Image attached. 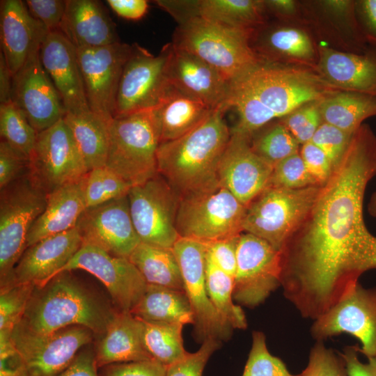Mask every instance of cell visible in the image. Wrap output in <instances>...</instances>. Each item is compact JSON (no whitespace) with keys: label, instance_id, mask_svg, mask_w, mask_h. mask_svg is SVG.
<instances>
[{"label":"cell","instance_id":"1","mask_svg":"<svg viewBox=\"0 0 376 376\" xmlns=\"http://www.w3.org/2000/svg\"><path fill=\"white\" fill-rule=\"evenodd\" d=\"M376 175V136L363 123L301 224L281 253V286L301 316L315 320L376 269V236L363 219Z\"/></svg>","mask_w":376,"mask_h":376},{"label":"cell","instance_id":"2","mask_svg":"<svg viewBox=\"0 0 376 376\" xmlns=\"http://www.w3.org/2000/svg\"><path fill=\"white\" fill-rule=\"evenodd\" d=\"M341 90L312 68L261 60L230 81L228 100L270 121Z\"/></svg>","mask_w":376,"mask_h":376},{"label":"cell","instance_id":"3","mask_svg":"<svg viewBox=\"0 0 376 376\" xmlns=\"http://www.w3.org/2000/svg\"><path fill=\"white\" fill-rule=\"evenodd\" d=\"M226 111L222 107L213 109L187 134L159 144L158 173L180 197L219 185V165L231 135L224 119Z\"/></svg>","mask_w":376,"mask_h":376},{"label":"cell","instance_id":"4","mask_svg":"<svg viewBox=\"0 0 376 376\" xmlns=\"http://www.w3.org/2000/svg\"><path fill=\"white\" fill-rule=\"evenodd\" d=\"M71 272H61L35 286L18 324L38 334L80 325L101 337L118 311Z\"/></svg>","mask_w":376,"mask_h":376},{"label":"cell","instance_id":"5","mask_svg":"<svg viewBox=\"0 0 376 376\" xmlns=\"http://www.w3.org/2000/svg\"><path fill=\"white\" fill-rule=\"evenodd\" d=\"M175 47L203 60L232 81L261 60L251 45L253 33L231 29L196 15L175 19Z\"/></svg>","mask_w":376,"mask_h":376},{"label":"cell","instance_id":"6","mask_svg":"<svg viewBox=\"0 0 376 376\" xmlns=\"http://www.w3.org/2000/svg\"><path fill=\"white\" fill-rule=\"evenodd\" d=\"M155 108L114 118L111 123L105 166L131 187L158 174L160 136Z\"/></svg>","mask_w":376,"mask_h":376},{"label":"cell","instance_id":"7","mask_svg":"<svg viewBox=\"0 0 376 376\" xmlns=\"http://www.w3.org/2000/svg\"><path fill=\"white\" fill-rule=\"evenodd\" d=\"M47 196L29 171L1 189L0 288L8 285L26 250L28 234L46 207Z\"/></svg>","mask_w":376,"mask_h":376},{"label":"cell","instance_id":"8","mask_svg":"<svg viewBox=\"0 0 376 376\" xmlns=\"http://www.w3.org/2000/svg\"><path fill=\"white\" fill-rule=\"evenodd\" d=\"M321 187L291 189L269 186L246 207L243 231L280 251L306 217Z\"/></svg>","mask_w":376,"mask_h":376},{"label":"cell","instance_id":"9","mask_svg":"<svg viewBox=\"0 0 376 376\" xmlns=\"http://www.w3.org/2000/svg\"><path fill=\"white\" fill-rule=\"evenodd\" d=\"M246 211V206L219 185L180 197L177 231L180 237L202 242L237 236L244 232Z\"/></svg>","mask_w":376,"mask_h":376},{"label":"cell","instance_id":"10","mask_svg":"<svg viewBox=\"0 0 376 376\" xmlns=\"http://www.w3.org/2000/svg\"><path fill=\"white\" fill-rule=\"evenodd\" d=\"M127 198L132 222L141 242L173 248L180 237L176 217L180 196L159 173L132 187Z\"/></svg>","mask_w":376,"mask_h":376},{"label":"cell","instance_id":"11","mask_svg":"<svg viewBox=\"0 0 376 376\" xmlns=\"http://www.w3.org/2000/svg\"><path fill=\"white\" fill-rule=\"evenodd\" d=\"M170 43L158 55H153L137 44L124 66L116 102L114 118L151 109L161 102L170 82L168 61Z\"/></svg>","mask_w":376,"mask_h":376},{"label":"cell","instance_id":"12","mask_svg":"<svg viewBox=\"0 0 376 376\" xmlns=\"http://www.w3.org/2000/svg\"><path fill=\"white\" fill-rule=\"evenodd\" d=\"M28 171L47 194L87 174L88 168L63 118L37 134Z\"/></svg>","mask_w":376,"mask_h":376},{"label":"cell","instance_id":"13","mask_svg":"<svg viewBox=\"0 0 376 376\" xmlns=\"http://www.w3.org/2000/svg\"><path fill=\"white\" fill-rule=\"evenodd\" d=\"M94 336L91 330L80 325L38 334L17 324L11 334L29 376H58Z\"/></svg>","mask_w":376,"mask_h":376},{"label":"cell","instance_id":"14","mask_svg":"<svg viewBox=\"0 0 376 376\" xmlns=\"http://www.w3.org/2000/svg\"><path fill=\"white\" fill-rule=\"evenodd\" d=\"M180 265L184 291L194 318V336L203 343L208 338L228 339L233 328L219 315L206 288V248L203 242L180 237L173 247Z\"/></svg>","mask_w":376,"mask_h":376},{"label":"cell","instance_id":"15","mask_svg":"<svg viewBox=\"0 0 376 376\" xmlns=\"http://www.w3.org/2000/svg\"><path fill=\"white\" fill-rule=\"evenodd\" d=\"M342 334L356 338L359 353L376 357V287L364 288L359 282L338 303L314 320L311 335L324 341Z\"/></svg>","mask_w":376,"mask_h":376},{"label":"cell","instance_id":"16","mask_svg":"<svg viewBox=\"0 0 376 376\" xmlns=\"http://www.w3.org/2000/svg\"><path fill=\"white\" fill-rule=\"evenodd\" d=\"M281 286V253L263 239L242 232L238 239L233 299L253 308Z\"/></svg>","mask_w":376,"mask_h":376},{"label":"cell","instance_id":"17","mask_svg":"<svg viewBox=\"0 0 376 376\" xmlns=\"http://www.w3.org/2000/svg\"><path fill=\"white\" fill-rule=\"evenodd\" d=\"M131 51L132 46L120 42L77 48L88 107L109 121L113 119L120 80Z\"/></svg>","mask_w":376,"mask_h":376},{"label":"cell","instance_id":"18","mask_svg":"<svg viewBox=\"0 0 376 376\" xmlns=\"http://www.w3.org/2000/svg\"><path fill=\"white\" fill-rule=\"evenodd\" d=\"M75 269L85 270L99 279L120 312L131 313L147 289L148 283L129 258L113 256L91 244H82L58 273Z\"/></svg>","mask_w":376,"mask_h":376},{"label":"cell","instance_id":"19","mask_svg":"<svg viewBox=\"0 0 376 376\" xmlns=\"http://www.w3.org/2000/svg\"><path fill=\"white\" fill-rule=\"evenodd\" d=\"M10 101L22 111L38 133L63 119V102L34 50L13 77Z\"/></svg>","mask_w":376,"mask_h":376},{"label":"cell","instance_id":"20","mask_svg":"<svg viewBox=\"0 0 376 376\" xmlns=\"http://www.w3.org/2000/svg\"><path fill=\"white\" fill-rule=\"evenodd\" d=\"M83 244L127 258L141 242L130 214L127 196L86 208L75 226Z\"/></svg>","mask_w":376,"mask_h":376},{"label":"cell","instance_id":"21","mask_svg":"<svg viewBox=\"0 0 376 376\" xmlns=\"http://www.w3.org/2000/svg\"><path fill=\"white\" fill-rule=\"evenodd\" d=\"M273 167L254 152L250 136L231 130L219 169V185L248 206L269 185Z\"/></svg>","mask_w":376,"mask_h":376},{"label":"cell","instance_id":"22","mask_svg":"<svg viewBox=\"0 0 376 376\" xmlns=\"http://www.w3.org/2000/svg\"><path fill=\"white\" fill-rule=\"evenodd\" d=\"M40 59L58 91L66 113L91 111L86 97L77 48L59 31L49 32L40 47Z\"/></svg>","mask_w":376,"mask_h":376},{"label":"cell","instance_id":"23","mask_svg":"<svg viewBox=\"0 0 376 376\" xmlns=\"http://www.w3.org/2000/svg\"><path fill=\"white\" fill-rule=\"evenodd\" d=\"M82 244L76 227L39 240L26 249L9 283L0 289L22 283L44 285L61 270Z\"/></svg>","mask_w":376,"mask_h":376},{"label":"cell","instance_id":"24","mask_svg":"<svg viewBox=\"0 0 376 376\" xmlns=\"http://www.w3.org/2000/svg\"><path fill=\"white\" fill-rule=\"evenodd\" d=\"M168 77L171 84L201 100L212 109L221 107L226 109L230 81L203 60L171 42Z\"/></svg>","mask_w":376,"mask_h":376},{"label":"cell","instance_id":"25","mask_svg":"<svg viewBox=\"0 0 376 376\" xmlns=\"http://www.w3.org/2000/svg\"><path fill=\"white\" fill-rule=\"evenodd\" d=\"M174 19L196 15L234 30L254 34L265 26L264 0L156 1Z\"/></svg>","mask_w":376,"mask_h":376},{"label":"cell","instance_id":"26","mask_svg":"<svg viewBox=\"0 0 376 376\" xmlns=\"http://www.w3.org/2000/svg\"><path fill=\"white\" fill-rule=\"evenodd\" d=\"M0 33L1 52L14 76L49 32L31 15L22 1L2 0Z\"/></svg>","mask_w":376,"mask_h":376},{"label":"cell","instance_id":"27","mask_svg":"<svg viewBox=\"0 0 376 376\" xmlns=\"http://www.w3.org/2000/svg\"><path fill=\"white\" fill-rule=\"evenodd\" d=\"M316 71L331 86L345 91L376 96V48L362 54L318 45Z\"/></svg>","mask_w":376,"mask_h":376},{"label":"cell","instance_id":"28","mask_svg":"<svg viewBox=\"0 0 376 376\" xmlns=\"http://www.w3.org/2000/svg\"><path fill=\"white\" fill-rule=\"evenodd\" d=\"M251 45L265 61L303 66L316 70L318 53L308 33L294 25L265 26L251 38Z\"/></svg>","mask_w":376,"mask_h":376},{"label":"cell","instance_id":"29","mask_svg":"<svg viewBox=\"0 0 376 376\" xmlns=\"http://www.w3.org/2000/svg\"><path fill=\"white\" fill-rule=\"evenodd\" d=\"M59 31L76 48H91L120 42L115 24L100 1L66 0Z\"/></svg>","mask_w":376,"mask_h":376},{"label":"cell","instance_id":"30","mask_svg":"<svg viewBox=\"0 0 376 376\" xmlns=\"http://www.w3.org/2000/svg\"><path fill=\"white\" fill-rule=\"evenodd\" d=\"M84 177L47 194L46 207L28 234L26 248L45 237L68 231L76 226L79 217L86 208L84 193Z\"/></svg>","mask_w":376,"mask_h":376},{"label":"cell","instance_id":"31","mask_svg":"<svg viewBox=\"0 0 376 376\" xmlns=\"http://www.w3.org/2000/svg\"><path fill=\"white\" fill-rule=\"evenodd\" d=\"M142 332L140 318L118 311L95 347L98 369L111 363L153 359L143 345Z\"/></svg>","mask_w":376,"mask_h":376},{"label":"cell","instance_id":"32","mask_svg":"<svg viewBox=\"0 0 376 376\" xmlns=\"http://www.w3.org/2000/svg\"><path fill=\"white\" fill-rule=\"evenodd\" d=\"M155 109L160 143L187 134L203 122L213 110L201 100L171 84Z\"/></svg>","mask_w":376,"mask_h":376},{"label":"cell","instance_id":"33","mask_svg":"<svg viewBox=\"0 0 376 376\" xmlns=\"http://www.w3.org/2000/svg\"><path fill=\"white\" fill-rule=\"evenodd\" d=\"M63 120L72 132L88 171L105 166L112 120H107L91 111L66 113Z\"/></svg>","mask_w":376,"mask_h":376},{"label":"cell","instance_id":"34","mask_svg":"<svg viewBox=\"0 0 376 376\" xmlns=\"http://www.w3.org/2000/svg\"><path fill=\"white\" fill-rule=\"evenodd\" d=\"M146 321L194 324L188 298L182 290L148 284L142 298L131 312Z\"/></svg>","mask_w":376,"mask_h":376},{"label":"cell","instance_id":"35","mask_svg":"<svg viewBox=\"0 0 376 376\" xmlns=\"http://www.w3.org/2000/svg\"><path fill=\"white\" fill-rule=\"evenodd\" d=\"M322 122L354 134L363 122L376 116V96L340 91L319 101Z\"/></svg>","mask_w":376,"mask_h":376},{"label":"cell","instance_id":"36","mask_svg":"<svg viewBox=\"0 0 376 376\" xmlns=\"http://www.w3.org/2000/svg\"><path fill=\"white\" fill-rule=\"evenodd\" d=\"M129 259L148 284L184 291L180 265L173 248L141 242Z\"/></svg>","mask_w":376,"mask_h":376},{"label":"cell","instance_id":"37","mask_svg":"<svg viewBox=\"0 0 376 376\" xmlns=\"http://www.w3.org/2000/svg\"><path fill=\"white\" fill-rule=\"evenodd\" d=\"M141 321L143 345L153 359L168 366L187 355L189 352L184 347L182 339L184 324L143 320Z\"/></svg>","mask_w":376,"mask_h":376},{"label":"cell","instance_id":"38","mask_svg":"<svg viewBox=\"0 0 376 376\" xmlns=\"http://www.w3.org/2000/svg\"><path fill=\"white\" fill-rule=\"evenodd\" d=\"M205 283L209 297L222 318L233 329H246V315L233 302L234 277L220 269L207 255Z\"/></svg>","mask_w":376,"mask_h":376},{"label":"cell","instance_id":"39","mask_svg":"<svg viewBox=\"0 0 376 376\" xmlns=\"http://www.w3.org/2000/svg\"><path fill=\"white\" fill-rule=\"evenodd\" d=\"M250 145L254 152L273 168L300 150V144L280 119L253 132L250 136Z\"/></svg>","mask_w":376,"mask_h":376},{"label":"cell","instance_id":"40","mask_svg":"<svg viewBox=\"0 0 376 376\" xmlns=\"http://www.w3.org/2000/svg\"><path fill=\"white\" fill-rule=\"evenodd\" d=\"M38 132L26 116L10 100L0 104V134L1 140L28 160Z\"/></svg>","mask_w":376,"mask_h":376},{"label":"cell","instance_id":"41","mask_svg":"<svg viewBox=\"0 0 376 376\" xmlns=\"http://www.w3.org/2000/svg\"><path fill=\"white\" fill-rule=\"evenodd\" d=\"M131 186L106 166L90 170L84 178L86 208L127 196Z\"/></svg>","mask_w":376,"mask_h":376},{"label":"cell","instance_id":"42","mask_svg":"<svg viewBox=\"0 0 376 376\" xmlns=\"http://www.w3.org/2000/svg\"><path fill=\"white\" fill-rule=\"evenodd\" d=\"M242 376H299L288 370L285 363L272 355L267 346L265 334H252V345Z\"/></svg>","mask_w":376,"mask_h":376},{"label":"cell","instance_id":"43","mask_svg":"<svg viewBox=\"0 0 376 376\" xmlns=\"http://www.w3.org/2000/svg\"><path fill=\"white\" fill-rule=\"evenodd\" d=\"M35 286L22 283L0 289V330L13 331L21 321Z\"/></svg>","mask_w":376,"mask_h":376},{"label":"cell","instance_id":"44","mask_svg":"<svg viewBox=\"0 0 376 376\" xmlns=\"http://www.w3.org/2000/svg\"><path fill=\"white\" fill-rule=\"evenodd\" d=\"M317 185L320 186L307 170L299 152L274 166L269 186L297 189Z\"/></svg>","mask_w":376,"mask_h":376},{"label":"cell","instance_id":"45","mask_svg":"<svg viewBox=\"0 0 376 376\" xmlns=\"http://www.w3.org/2000/svg\"><path fill=\"white\" fill-rule=\"evenodd\" d=\"M280 120L300 145L311 141L322 123L319 101L303 104Z\"/></svg>","mask_w":376,"mask_h":376},{"label":"cell","instance_id":"46","mask_svg":"<svg viewBox=\"0 0 376 376\" xmlns=\"http://www.w3.org/2000/svg\"><path fill=\"white\" fill-rule=\"evenodd\" d=\"M299 376H347L345 362L340 353L327 348L323 341L312 347L308 363Z\"/></svg>","mask_w":376,"mask_h":376},{"label":"cell","instance_id":"47","mask_svg":"<svg viewBox=\"0 0 376 376\" xmlns=\"http://www.w3.org/2000/svg\"><path fill=\"white\" fill-rule=\"evenodd\" d=\"M354 134L322 122L311 141L324 152L334 170L343 158Z\"/></svg>","mask_w":376,"mask_h":376},{"label":"cell","instance_id":"48","mask_svg":"<svg viewBox=\"0 0 376 376\" xmlns=\"http://www.w3.org/2000/svg\"><path fill=\"white\" fill-rule=\"evenodd\" d=\"M221 340L208 338L194 353H188L181 360L166 366V376H202L205 366L214 351L220 346Z\"/></svg>","mask_w":376,"mask_h":376},{"label":"cell","instance_id":"49","mask_svg":"<svg viewBox=\"0 0 376 376\" xmlns=\"http://www.w3.org/2000/svg\"><path fill=\"white\" fill-rule=\"evenodd\" d=\"M31 15L49 32L59 31L66 8V0H26Z\"/></svg>","mask_w":376,"mask_h":376},{"label":"cell","instance_id":"50","mask_svg":"<svg viewBox=\"0 0 376 376\" xmlns=\"http://www.w3.org/2000/svg\"><path fill=\"white\" fill-rule=\"evenodd\" d=\"M239 235L203 242L206 255L220 269L234 277L237 267V248Z\"/></svg>","mask_w":376,"mask_h":376},{"label":"cell","instance_id":"51","mask_svg":"<svg viewBox=\"0 0 376 376\" xmlns=\"http://www.w3.org/2000/svg\"><path fill=\"white\" fill-rule=\"evenodd\" d=\"M29 160L8 143L0 142V189L28 171Z\"/></svg>","mask_w":376,"mask_h":376},{"label":"cell","instance_id":"52","mask_svg":"<svg viewBox=\"0 0 376 376\" xmlns=\"http://www.w3.org/2000/svg\"><path fill=\"white\" fill-rule=\"evenodd\" d=\"M100 369V376H166V366L155 359L111 363Z\"/></svg>","mask_w":376,"mask_h":376},{"label":"cell","instance_id":"53","mask_svg":"<svg viewBox=\"0 0 376 376\" xmlns=\"http://www.w3.org/2000/svg\"><path fill=\"white\" fill-rule=\"evenodd\" d=\"M299 155L307 170L317 183L320 186L324 185L334 171L332 164L327 156L311 141L301 145Z\"/></svg>","mask_w":376,"mask_h":376},{"label":"cell","instance_id":"54","mask_svg":"<svg viewBox=\"0 0 376 376\" xmlns=\"http://www.w3.org/2000/svg\"><path fill=\"white\" fill-rule=\"evenodd\" d=\"M12 331H0V376H29L11 338Z\"/></svg>","mask_w":376,"mask_h":376},{"label":"cell","instance_id":"55","mask_svg":"<svg viewBox=\"0 0 376 376\" xmlns=\"http://www.w3.org/2000/svg\"><path fill=\"white\" fill-rule=\"evenodd\" d=\"M97 370L95 347L86 345L58 376H100Z\"/></svg>","mask_w":376,"mask_h":376},{"label":"cell","instance_id":"56","mask_svg":"<svg viewBox=\"0 0 376 376\" xmlns=\"http://www.w3.org/2000/svg\"><path fill=\"white\" fill-rule=\"evenodd\" d=\"M359 346H346L341 354L346 366L347 376H376V357L362 363L359 358Z\"/></svg>","mask_w":376,"mask_h":376},{"label":"cell","instance_id":"57","mask_svg":"<svg viewBox=\"0 0 376 376\" xmlns=\"http://www.w3.org/2000/svg\"><path fill=\"white\" fill-rule=\"evenodd\" d=\"M358 21L369 42L376 46V0L355 1Z\"/></svg>","mask_w":376,"mask_h":376},{"label":"cell","instance_id":"58","mask_svg":"<svg viewBox=\"0 0 376 376\" xmlns=\"http://www.w3.org/2000/svg\"><path fill=\"white\" fill-rule=\"evenodd\" d=\"M267 13L283 21L306 22L302 3L294 0H264Z\"/></svg>","mask_w":376,"mask_h":376},{"label":"cell","instance_id":"59","mask_svg":"<svg viewBox=\"0 0 376 376\" xmlns=\"http://www.w3.org/2000/svg\"><path fill=\"white\" fill-rule=\"evenodd\" d=\"M107 2L116 15L127 19L138 20L148 9L146 0H107Z\"/></svg>","mask_w":376,"mask_h":376},{"label":"cell","instance_id":"60","mask_svg":"<svg viewBox=\"0 0 376 376\" xmlns=\"http://www.w3.org/2000/svg\"><path fill=\"white\" fill-rule=\"evenodd\" d=\"M13 75L11 73L6 58L0 53V103L10 100Z\"/></svg>","mask_w":376,"mask_h":376},{"label":"cell","instance_id":"61","mask_svg":"<svg viewBox=\"0 0 376 376\" xmlns=\"http://www.w3.org/2000/svg\"><path fill=\"white\" fill-rule=\"evenodd\" d=\"M368 210L370 216L376 217V191L370 197L368 205Z\"/></svg>","mask_w":376,"mask_h":376}]
</instances>
